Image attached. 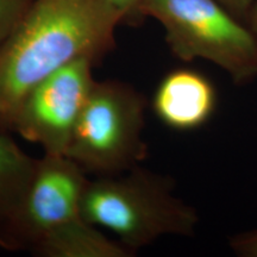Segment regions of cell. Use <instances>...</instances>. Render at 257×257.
<instances>
[{
	"label": "cell",
	"mask_w": 257,
	"mask_h": 257,
	"mask_svg": "<svg viewBox=\"0 0 257 257\" xmlns=\"http://www.w3.org/2000/svg\"><path fill=\"white\" fill-rule=\"evenodd\" d=\"M147 99L126 82L95 81L66 156L86 173L115 175L147 159L143 140Z\"/></svg>",
	"instance_id": "4"
},
{
	"label": "cell",
	"mask_w": 257,
	"mask_h": 257,
	"mask_svg": "<svg viewBox=\"0 0 257 257\" xmlns=\"http://www.w3.org/2000/svg\"><path fill=\"white\" fill-rule=\"evenodd\" d=\"M229 245L237 256L257 257V230L236 233L230 237Z\"/></svg>",
	"instance_id": "12"
},
{
	"label": "cell",
	"mask_w": 257,
	"mask_h": 257,
	"mask_svg": "<svg viewBox=\"0 0 257 257\" xmlns=\"http://www.w3.org/2000/svg\"><path fill=\"white\" fill-rule=\"evenodd\" d=\"M37 160L0 133V245L17 217L37 166Z\"/></svg>",
	"instance_id": "8"
},
{
	"label": "cell",
	"mask_w": 257,
	"mask_h": 257,
	"mask_svg": "<svg viewBox=\"0 0 257 257\" xmlns=\"http://www.w3.org/2000/svg\"><path fill=\"white\" fill-rule=\"evenodd\" d=\"M119 25L107 0H32L0 46V133H14L22 101L50 74L80 57L100 63Z\"/></svg>",
	"instance_id": "1"
},
{
	"label": "cell",
	"mask_w": 257,
	"mask_h": 257,
	"mask_svg": "<svg viewBox=\"0 0 257 257\" xmlns=\"http://www.w3.org/2000/svg\"><path fill=\"white\" fill-rule=\"evenodd\" d=\"M95 62L80 57L37 83L19 106L14 133L43 148L44 154L66 155L93 86Z\"/></svg>",
	"instance_id": "6"
},
{
	"label": "cell",
	"mask_w": 257,
	"mask_h": 257,
	"mask_svg": "<svg viewBox=\"0 0 257 257\" xmlns=\"http://www.w3.org/2000/svg\"><path fill=\"white\" fill-rule=\"evenodd\" d=\"M114 10L120 25H141L146 19L142 15V8L146 0H107Z\"/></svg>",
	"instance_id": "11"
},
{
	"label": "cell",
	"mask_w": 257,
	"mask_h": 257,
	"mask_svg": "<svg viewBox=\"0 0 257 257\" xmlns=\"http://www.w3.org/2000/svg\"><path fill=\"white\" fill-rule=\"evenodd\" d=\"M218 2L229 10L233 16H236L240 21L245 22L246 16L256 0H218Z\"/></svg>",
	"instance_id": "13"
},
{
	"label": "cell",
	"mask_w": 257,
	"mask_h": 257,
	"mask_svg": "<svg viewBox=\"0 0 257 257\" xmlns=\"http://www.w3.org/2000/svg\"><path fill=\"white\" fill-rule=\"evenodd\" d=\"M245 23L250 28V30H251L257 41V0L253 3L252 8L250 9L248 16H246Z\"/></svg>",
	"instance_id": "14"
},
{
	"label": "cell",
	"mask_w": 257,
	"mask_h": 257,
	"mask_svg": "<svg viewBox=\"0 0 257 257\" xmlns=\"http://www.w3.org/2000/svg\"><path fill=\"white\" fill-rule=\"evenodd\" d=\"M88 179L66 155L44 154L2 248L32 252L44 238L82 217L81 200Z\"/></svg>",
	"instance_id": "5"
},
{
	"label": "cell",
	"mask_w": 257,
	"mask_h": 257,
	"mask_svg": "<svg viewBox=\"0 0 257 257\" xmlns=\"http://www.w3.org/2000/svg\"><path fill=\"white\" fill-rule=\"evenodd\" d=\"M31 3L32 0H0V46L19 24Z\"/></svg>",
	"instance_id": "10"
},
{
	"label": "cell",
	"mask_w": 257,
	"mask_h": 257,
	"mask_svg": "<svg viewBox=\"0 0 257 257\" xmlns=\"http://www.w3.org/2000/svg\"><path fill=\"white\" fill-rule=\"evenodd\" d=\"M174 181L140 166L88 180L81 214L111 231L131 252L163 236H193L198 212L174 194Z\"/></svg>",
	"instance_id": "2"
},
{
	"label": "cell",
	"mask_w": 257,
	"mask_h": 257,
	"mask_svg": "<svg viewBox=\"0 0 257 257\" xmlns=\"http://www.w3.org/2000/svg\"><path fill=\"white\" fill-rule=\"evenodd\" d=\"M217 91L205 74L176 68L161 80L153 96V110L166 126L192 131L204 126L217 108Z\"/></svg>",
	"instance_id": "7"
},
{
	"label": "cell",
	"mask_w": 257,
	"mask_h": 257,
	"mask_svg": "<svg viewBox=\"0 0 257 257\" xmlns=\"http://www.w3.org/2000/svg\"><path fill=\"white\" fill-rule=\"evenodd\" d=\"M142 15L162 25L176 59L208 61L238 86L257 78L255 36L218 0H146Z\"/></svg>",
	"instance_id": "3"
},
{
	"label": "cell",
	"mask_w": 257,
	"mask_h": 257,
	"mask_svg": "<svg viewBox=\"0 0 257 257\" xmlns=\"http://www.w3.org/2000/svg\"><path fill=\"white\" fill-rule=\"evenodd\" d=\"M42 257H128L130 250L81 217L44 238L32 250Z\"/></svg>",
	"instance_id": "9"
}]
</instances>
